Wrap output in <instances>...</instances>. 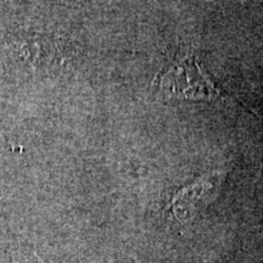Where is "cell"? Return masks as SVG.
I'll use <instances>...</instances> for the list:
<instances>
[{"label":"cell","instance_id":"obj_1","mask_svg":"<svg viewBox=\"0 0 263 263\" xmlns=\"http://www.w3.org/2000/svg\"><path fill=\"white\" fill-rule=\"evenodd\" d=\"M160 90L168 97L179 99L229 100L202 68L199 58L188 54L178 59L160 78Z\"/></svg>","mask_w":263,"mask_h":263},{"label":"cell","instance_id":"obj_2","mask_svg":"<svg viewBox=\"0 0 263 263\" xmlns=\"http://www.w3.org/2000/svg\"><path fill=\"white\" fill-rule=\"evenodd\" d=\"M226 178L224 171L203 174L195 182L176 190L167 202L166 212L180 223H186L217 196Z\"/></svg>","mask_w":263,"mask_h":263}]
</instances>
